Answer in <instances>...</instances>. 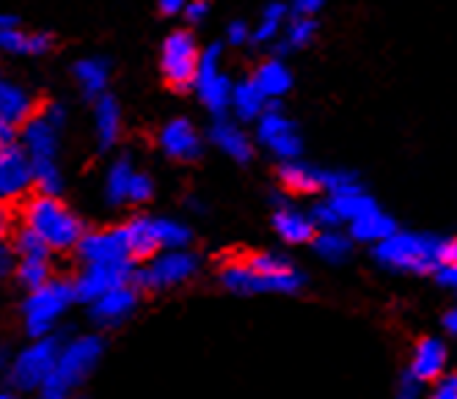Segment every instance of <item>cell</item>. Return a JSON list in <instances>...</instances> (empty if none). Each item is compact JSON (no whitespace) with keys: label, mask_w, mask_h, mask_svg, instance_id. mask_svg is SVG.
<instances>
[{"label":"cell","mask_w":457,"mask_h":399,"mask_svg":"<svg viewBox=\"0 0 457 399\" xmlns=\"http://www.w3.org/2000/svg\"><path fill=\"white\" fill-rule=\"evenodd\" d=\"M375 259L388 270L400 273H433L444 262V243L433 235H413V231H395L378 243Z\"/></svg>","instance_id":"1"},{"label":"cell","mask_w":457,"mask_h":399,"mask_svg":"<svg viewBox=\"0 0 457 399\" xmlns=\"http://www.w3.org/2000/svg\"><path fill=\"white\" fill-rule=\"evenodd\" d=\"M100 355L103 342L96 337H80L72 339L67 347H61L53 375L42 383V399H67L70 391L91 375Z\"/></svg>","instance_id":"2"},{"label":"cell","mask_w":457,"mask_h":399,"mask_svg":"<svg viewBox=\"0 0 457 399\" xmlns=\"http://www.w3.org/2000/svg\"><path fill=\"white\" fill-rule=\"evenodd\" d=\"M25 226L55 251L75 248L83 237V223L58 202V195H37L25 207Z\"/></svg>","instance_id":"3"},{"label":"cell","mask_w":457,"mask_h":399,"mask_svg":"<svg viewBox=\"0 0 457 399\" xmlns=\"http://www.w3.org/2000/svg\"><path fill=\"white\" fill-rule=\"evenodd\" d=\"M75 301V289L63 281H45L42 287L30 289V297L25 303V328L28 334L39 339L47 337L55 320L70 309V303Z\"/></svg>","instance_id":"4"},{"label":"cell","mask_w":457,"mask_h":399,"mask_svg":"<svg viewBox=\"0 0 457 399\" xmlns=\"http://www.w3.org/2000/svg\"><path fill=\"white\" fill-rule=\"evenodd\" d=\"M58 353H61V342L55 337H39L12 361V383L22 391L42 388V383L55 370Z\"/></svg>","instance_id":"5"},{"label":"cell","mask_w":457,"mask_h":399,"mask_svg":"<svg viewBox=\"0 0 457 399\" xmlns=\"http://www.w3.org/2000/svg\"><path fill=\"white\" fill-rule=\"evenodd\" d=\"M195 66H199V45H195L193 33L174 30L160 50L162 78L174 88H190L195 80Z\"/></svg>","instance_id":"6"},{"label":"cell","mask_w":457,"mask_h":399,"mask_svg":"<svg viewBox=\"0 0 457 399\" xmlns=\"http://www.w3.org/2000/svg\"><path fill=\"white\" fill-rule=\"evenodd\" d=\"M195 91H199L202 103L212 113H223L232 105V91L235 86L220 72V45H210L204 53H199V66H195Z\"/></svg>","instance_id":"7"},{"label":"cell","mask_w":457,"mask_h":399,"mask_svg":"<svg viewBox=\"0 0 457 399\" xmlns=\"http://www.w3.org/2000/svg\"><path fill=\"white\" fill-rule=\"evenodd\" d=\"M136 278V270H133V262L129 259H119V262H91L86 264V270L80 273V278L72 284L75 289V297L83 303H94L96 297L116 289V287H124Z\"/></svg>","instance_id":"8"},{"label":"cell","mask_w":457,"mask_h":399,"mask_svg":"<svg viewBox=\"0 0 457 399\" xmlns=\"http://www.w3.org/2000/svg\"><path fill=\"white\" fill-rule=\"evenodd\" d=\"M256 138L262 146H268L278 160H298L303 152V138L287 113L278 108H270L256 119Z\"/></svg>","instance_id":"9"},{"label":"cell","mask_w":457,"mask_h":399,"mask_svg":"<svg viewBox=\"0 0 457 399\" xmlns=\"http://www.w3.org/2000/svg\"><path fill=\"white\" fill-rule=\"evenodd\" d=\"M195 268H199V262L193 254H187L185 248H166V254L154 256L146 270L136 273V278L146 289H169L187 281Z\"/></svg>","instance_id":"10"},{"label":"cell","mask_w":457,"mask_h":399,"mask_svg":"<svg viewBox=\"0 0 457 399\" xmlns=\"http://www.w3.org/2000/svg\"><path fill=\"white\" fill-rule=\"evenodd\" d=\"M281 182L292 193H317V190L334 193V190L353 185L355 179L345 171H322V169H314V165L301 162V160H284Z\"/></svg>","instance_id":"11"},{"label":"cell","mask_w":457,"mask_h":399,"mask_svg":"<svg viewBox=\"0 0 457 399\" xmlns=\"http://www.w3.org/2000/svg\"><path fill=\"white\" fill-rule=\"evenodd\" d=\"M34 185V165L22 146L6 144L0 146V202L20 198Z\"/></svg>","instance_id":"12"},{"label":"cell","mask_w":457,"mask_h":399,"mask_svg":"<svg viewBox=\"0 0 457 399\" xmlns=\"http://www.w3.org/2000/svg\"><path fill=\"white\" fill-rule=\"evenodd\" d=\"M78 254L86 264L91 262H119V259H133L127 248V235L121 229H108V231H91L78 240Z\"/></svg>","instance_id":"13"},{"label":"cell","mask_w":457,"mask_h":399,"mask_svg":"<svg viewBox=\"0 0 457 399\" xmlns=\"http://www.w3.org/2000/svg\"><path fill=\"white\" fill-rule=\"evenodd\" d=\"M58 129L42 113L28 116L22 127V149L28 152L30 162H55L58 154Z\"/></svg>","instance_id":"14"},{"label":"cell","mask_w":457,"mask_h":399,"mask_svg":"<svg viewBox=\"0 0 457 399\" xmlns=\"http://www.w3.org/2000/svg\"><path fill=\"white\" fill-rule=\"evenodd\" d=\"M160 149L171 160H195L202 154V138L187 119H174L160 129Z\"/></svg>","instance_id":"15"},{"label":"cell","mask_w":457,"mask_h":399,"mask_svg":"<svg viewBox=\"0 0 457 399\" xmlns=\"http://www.w3.org/2000/svg\"><path fill=\"white\" fill-rule=\"evenodd\" d=\"M136 303H138L136 289L129 284H124V287H116V289L96 297V301L91 303V317L105 328H113L136 312Z\"/></svg>","instance_id":"16"},{"label":"cell","mask_w":457,"mask_h":399,"mask_svg":"<svg viewBox=\"0 0 457 399\" xmlns=\"http://www.w3.org/2000/svg\"><path fill=\"white\" fill-rule=\"evenodd\" d=\"M210 141L223 152L228 154L232 160L237 162H248L251 154H253V146H251V138L245 136V132L228 119H218L210 129Z\"/></svg>","instance_id":"17"},{"label":"cell","mask_w":457,"mask_h":399,"mask_svg":"<svg viewBox=\"0 0 457 399\" xmlns=\"http://www.w3.org/2000/svg\"><path fill=\"white\" fill-rule=\"evenodd\" d=\"M94 132H96V144H100V149H111L119 141L121 111L111 94H103L100 99H94Z\"/></svg>","instance_id":"18"},{"label":"cell","mask_w":457,"mask_h":399,"mask_svg":"<svg viewBox=\"0 0 457 399\" xmlns=\"http://www.w3.org/2000/svg\"><path fill=\"white\" fill-rule=\"evenodd\" d=\"M273 226L278 231V237L292 243V245H301V243L314 240V220H312V215H306V212H301L295 207L278 204V210L273 215Z\"/></svg>","instance_id":"19"},{"label":"cell","mask_w":457,"mask_h":399,"mask_svg":"<svg viewBox=\"0 0 457 399\" xmlns=\"http://www.w3.org/2000/svg\"><path fill=\"white\" fill-rule=\"evenodd\" d=\"M446 367V347L438 339H421L413 350V361H411V375L424 380H436L441 378Z\"/></svg>","instance_id":"20"},{"label":"cell","mask_w":457,"mask_h":399,"mask_svg":"<svg viewBox=\"0 0 457 399\" xmlns=\"http://www.w3.org/2000/svg\"><path fill=\"white\" fill-rule=\"evenodd\" d=\"M53 47V37L47 33H22L17 25L0 30V50L12 55H42Z\"/></svg>","instance_id":"21"},{"label":"cell","mask_w":457,"mask_h":399,"mask_svg":"<svg viewBox=\"0 0 457 399\" xmlns=\"http://www.w3.org/2000/svg\"><path fill=\"white\" fill-rule=\"evenodd\" d=\"M111 66L103 58H83L75 63V80L88 99H100L108 91Z\"/></svg>","instance_id":"22"},{"label":"cell","mask_w":457,"mask_h":399,"mask_svg":"<svg viewBox=\"0 0 457 399\" xmlns=\"http://www.w3.org/2000/svg\"><path fill=\"white\" fill-rule=\"evenodd\" d=\"M350 231H353V237L355 240H361V243H380L386 240L388 235H395L397 231V223L391 220L386 212H380L378 207H372L370 212L364 215H358L355 220H350Z\"/></svg>","instance_id":"23"},{"label":"cell","mask_w":457,"mask_h":399,"mask_svg":"<svg viewBox=\"0 0 457 399\" xmlns=\"http://www.w3.org/2000/svg\"><path fill=\"white\" fill-rule=\"evenodd\" d=\"M127 235V248L133 259H149L160 248L157 243V231H154V218H136L124 226Z\"/></svg>","instance_id":"24"},{"label":"cell","mask_w":457,"mask_h":399,"mask_svg":"<svg viewBox=\"0 0 457 399\" xmlns=\"http://www.w3.org/2000/svg\"><path fill=\"white\" fill-rule=\"evenodd\" d=\"M328 202H331V207L337 210V215H339L342 220H347V223L355 220L358 215L370 212L372 207H378V204L372 202V198H370L361 187H358L355 182L347 185V187H342V190H334Z\"/></svg>","instance_id":"25"},{"label":"cell","mask_w":457,"mask_h":399,"mask_svg":"<svg viewBox=\"0 0 457 399\" xmlns=\"http://www.w3.org/2000/svg\"><path fill=\"white\" fill-rule=\"evenodd\" d=\"M253 83L259 86V91H262L268 99H278L292 88V75H289V70L281 61H265L256 70Z\"/></svg>","instance_id":"26"},{"label":"cell","mask_w":457,"mask_h":399,"mask_svg":"<svg viewBox=\"0 0 457 399\" xmlns=\"http://www.w3.org/2000/svg\"><path fill=\"white\" fill-rule=\"evenodd\" d=\"M228 108H235V113L243 121H251V119H259L268 111V96L259 91V86L253 80L251 83H240L232 91V105H228Z\"/></svg>","instance_id":"27"},{"label":"cell","mask_w":457,"mask_h":399,"mask_svg":"<svg viewBox=\"0 0 457 399\" xmlns=\"http://www.w3.org/2000/svg\"><path fill=\"white\" fill-rule=\"evenodd\" d=\"M28 116H30V96L20 86L0 80V119L22 124Z\"/></svg>","instance_id":"28"},{"label":"cell","mask_w":457,"mask_h":399,"mask_svg":"<svg viewBox=\"0 0 457 399\" xmlns=\"http://www.w3.org/2000/svg\"><path fill=\"white\" fill-rule=\"evenodd\" d=\"M220 284L226 289L237 292V295H253V292H259V276H256V270L251 268L248 262H232V264H226L223 273H220Z\"/></svg>","instance_id":"29"},{"label":"cell","mask_w":457,"mask_h":399,"mask_svg":"<svg viewBox=\"0 0 457 399\" xmlns=\"http://www.w3.org/2000/svg\"><path fill=\"white\" fill-rule=\"evenodd\" d=\"M136 169L129 157H121L111 165L108 179H105V193H108V202L111 204H124L127 202V190H129V179H133Z\"/></svg>","instance_id":"30"},{"label":"cell","mask_w":457,"mask_h":399,"mask_svg":"<svg viewBox=\"0 0 457 399\" xmlns=\"http://www.w3.org/2000/svg\"><path fill=\"white\" fill-rule=\"evenodd\" d=\"M314 248H317V254L322 259H328V262H345L347 254H350V248H353V243H350V237L342 235V231L325 229L320 237H314Z\"/></svg>","instance_id":"31"},{"label":"cell","mask_w":457,"mask_h":399,"mask_svg":"<svg viewBox=\"0 0 457 399\" xmlns=\"http://www.w3.org/2000/svg\"><path fill=\"white\" fill-rule=\"evenodd\" d=\"M284 20H287V6L281 4H270L265 6L262 17H259V28L253 30V42H273L278 33L284 30Z\"/></svg>","instance_id":"32"},{"label":"cell","mask_w":457,"mask_h":399,"mask_svg":"<svg viewBox=\"0 0 457 399\" xmlns=\"http://www.w3.org/2000/svg\"><path fill=\"white\" fill-rule=\"evenodd\" d=\"M154 231H157L160 248H185L190 243V229L179 220L154 218Z\"/></svg>","instance_id":"33"},{"label":"cell","mask_w":457,"mask_h":399,"mask_svg":"<svg viewBox=\"0 0 457 399\" xmlns=\"http://www.w3.org/2000/svg\"><path fill=\"white\" fill-rule=\"evenodd\" d=\"M314 39V20L309 14H298L284 28V42L281 50H301Z\"/></svg>","instance_id":"34"},{"label":"cell","mask_w":457,"mask_h":399,"mask_svg":"<svg viewBox=\"0 0 457 399\" xmlns=\"http://www.w3.org/2000/svg\"><path fill=\"white\" fill-rule=\"evenodd\" d=\"M50 245L37 235L34 229H22L17 240H14V254H20V259H47Z\"/></svg>","instance_id":"35"},{"label":"cell","mask_w":457,"mask_h":399,"mask_svg":"<svg viewBox=\"0 0 457 399\" xmlns=\"http://www.w3.org/2000/svg\"><path fill=\"white\" fill-rule=\"evenodd\" d=\"M34 165V185L39 187V193L45 195H58L63 187L61 171L55 162H30Z\"/></svg>","instance_id":"36"},{"label":"cell","mask_w":457,"mask_h":399,"mask_svg":"<svg viewBox=\"0 0 457 399\" xmlns=\"http://www.w3.org/2000/svg\"><path fill=\"white\" fill-rule=\"evenodd\" d=\"M248 264L251 268L259 273V276H281V273H287V270H292L295 264H292L287 256H281V254H253L251 259H248Z\"/></svg>","instance_id":"37"},{"label":"cell","mask_w":457,"mask_h":399,"mask_svg":"<svg viewBox=\"0 0 457 399\" xmlns=\"http://www.w3.org/2000/svg\"><path fill=\"white\" fill-rule=\"evenodd\" d=\"M17 278L28 289L42 287L45 281H50L47 278V259H22V264L17 268Z\"/></svg>","instance_id":"38"},{"label":"cell","mask_w":457,"mask_h":399,"mask_svg":"<svg viewBox=\"0 0 457 399\" xmlns=\"http://www.w3.org/2000/svg\"><path fill=\"white\" fill-rule=\"evenodd\" d=\"M154 193V182L146 177V174H133V179H129V190H127V202H136V204H144L149 202Z\"/></svg>","instance_id":"39"},{"label":"cell","mask_w":457,"mask_h":399,"mask_svg":"<svg viewBox=\"0 0 457 399\" xmlns=\"http://www.w3.org/2000/svg\"><path fill=\"white\" fill-rule=\"evenodd\" d=\"M312 220H314V226H322V229H337L342 223V218L337 215V210L331 207V202H320L312 210Z\"/></svg>","instance_id":"40"},{"label":"cell","mask_w":457,"mask_h":399,"mask_svg":"<svg viewBox=\"0 0 457 399\" xmlns=\"http://www.w3.org/2000/svg\"><path fill=\"white\" fill-rule=\"evenodd\" d=\"M428 399H457V375L436 378V386H433Z\"/></svg>","instance_id":"41"},{"label":"cell","mask_w":457,"mask_h":399,"mask_svg":"<svg viewBox=\"0 0 457 399\" xmlns=\"http://www.w3.org/2000/svg\"><path fill=\"white\" fill-rule=\"evenodd\" d=\"M185 20L187 22H193V25H199V22H204L207 20V14H210V4L207 0H190V4L185 6Z\"/></svg>","instance_id":"42"},{"label":"cell","mask_w":457,"mask_h":399,"mask_svg":"<svg viewBox=\"0 0 457 399\" xmlns=\"http://www.w3.org/2000/svg\"><path fill=\"white\" fill-rule=\"evenodd\" d=\"M419 394H421V380L419 378H413L411 372L400 380V386H397V396L395 399H419Z\"/></svg>","instance_id":"43"},{"label":"cell","mask_w":457,"mask_h":399,"mask_svg":"<svg viewBox=\"0 0 457 399\" xmlns=\"http://www.w3.org/2000/svg\"><path fill=\"white\" fill-rule=\"evenodd\" d=\"M226 39L232 42V45H245L251 39V30H248L245 22H232V25H228V30H226Z\"/></svg>","instance_id":"44"},{"label":"cell","mask_w":457,"mask_h":399,"mask_svg":"<svg viewBox=\"0 0 457 399\" xmlns=\"http://www.w3.org/2000/svg\"><path fill=\"white\" fill-rule=\"evenodd\" d=\"M14 270V248L0 240V276H9Z\"/></svg>","instance_id":"45"},{"label":"cell","mask_w":457,"mask_h":399,"mask_svg":"<svg viewBox=\"0 0 457 399\" xmlns=\"http://www.w3.org/2000/svg\"><path fill=\"white\" fill-rule=\"evenodd\" d=\"M42 116H45L47 121H53L55 127H63V121H67V111H63V105H58V103H50V105H45Z\"/></svg>","instance_id":"46"},{"label":"cell","mask_w":457,"mask_h":399,"mask_svg":"<svg viewBox=\"0 0 457 399\" xmlns=\"http://www.w3.org/2000/svg\"><path fill=\"white\" fill-rule=\"evenodd\" d=\"M436 273H438V281L444 287H454L457 289V264H441Z\"/></svg>","instance_id":"47"},{"label":"cell","mask_w":457,"mask_h":399,"mask_svg":"<svg viewBox=\"0 0 457 399\" xmlns=\"http://www.w3.org/2000/svg\"><path fill=\"white\" fill-rule=\"evenodd\" d=\"M157 4H160V12L162 14L174 17V14H182L185 12V6L190 4V0H157Z\"/></svg>","instance_id":"48"},{"label":"cell","mask_w":457,"mask_h":399,"mask_svg":"<svg viewBox=\"0 0 457 399\" xmlns=\"http://www.w3.org/2000/svg\"><path fill=\"white\" fill-rule=\"evenodd\" d=\"M292 4H295V12L298 14H314L322 4H325V0H292Z\"/></svg>","instance_id":"49"},{"label":"cell","mask_w":457,"mask_h":399,"mask_svg":"<svg viewBox=\"0 0 457 399\" xmlns=\"http://www.w3.org/2000/svg\"><path fill=\"white\" fill-rule=\"evenodd\" d=\"M6 144H14V124L0 119V146H6Z\"/></svg>","instance_id":"50"},{"label":"cell","mask_w":457,"mask_h":399,"mask_svg":"<svg viewBox=\"0 0 457 399\" xmlns=\"http://www.w3.org/2000/svg\"><path fill=\"white\" fill-rule=\"evenodd\" d=\"M441 264H457V240L444 243V262Z\"/></svg>","instance_id":"51"},{"label":"cell","mask_w":457,"mask_h":399,"mask_svg":"<svg viewBox=\"0 0 457 399\" xmlns=\"http://www.w3.org/2000/svg\"><path fill=\"white\" fill-rule=\"evenodd\" d=\"M9 229H12V215L6 207H0V240L9 235Z\"/></svg>","instance_id":"52"},{"label":"cell","mask_w":457,"mask_h":399,"mask_svg":"<svg viewBox=\"0 0 457 399\" xmlns=\"http://www.w3.org/2000/svg\"><path fill=\"white\" fill-rule=\"evenodd\" d=\"M444 328L449 330V334H457V309L446 312V317H444Z\"/></svg>","instance_id":"53"},{"label":"cell","mask_w":457,"mask_h":399,"mask_svg":"<svg viewBox=\"0 0 457 399\" xmlns=\"http://www.w3.org/2000/svg\"><path fill=\"white\" fill-rule=\"evenodd\" d=\"M12 25H17V20H14V17L0 14V30H4V28H12Z\"/></svg>","instance_id":"54"},{"label":"cell","mask_w":457,"mask_h":399,"mask_svg":"<svg viewBox=\"0 0 457 399\" xmlns=\"http://www.w3.org/2000/svg\"><path fill=\"white\" fill-rule=\"evenodd\" d=\"M0 367H6V350L0 347Z\"/></svg>","instance_id":"55"},{"label":"cell","mask_w":457,"mask_h":399,"mask_svg":"<svg viewBox=\"0 0 457 399\" xmlns=\"http://www.w3.org/2000/svg\"><path fill=\"white\" fill-rule=\"evenodd\" d=\"M0 399H14V396H9V394H0Z\"/></svg>","instance_id":"56"}]
</instances>
